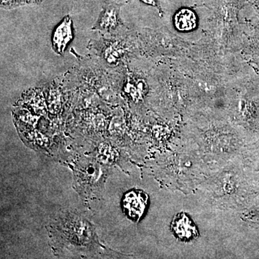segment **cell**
Masks as SVG:
<instances>
[{
    "label": "cell",
    "instance_id": "obj_1",
    "mask_svg": "<svg viewBox=\"0 0 259 259\" xmlns=\"http://www.w3.org/2000/svg\"><path fill=\"white\" fill-rule=\"evenodd\" d=\"M148 201V195L143 191H130L122 199V208L130 219L137 222L144 214Z\"/></svg>",
    "mask_w": 259,
    "mask_h": 259
},
{
    "label": "cell",
    "instance_id": "obj_2",
    "mask_svg": "<svg viewBox=\"0 0 259 259\" xmlns=\"http://www.w3.org/2000/svg\"><path fill=\"white\" fill-rule=\"evenodd\" d=\"M171 228L175 236L183 241H190L199 236L197 226L185 213L177 214L172 221Z\"/></svg>",
    "mask_w": 259,
    "mask_h": 259
},
{
    "label": "cell",
    "instance_id": "obj_3",
    "mask_svg": "<svg viewBox=\"0 0 259 259\" xmlns=\"http://www.w3.org/2000/svg\"><path fill=\"white\" fill-rule=\"evenodd\" d=\"M73 37H74V34H73L72 20L69 16H66L53 33V49L56 54H64Z\"/></svg>",
    "mask_w": 259,
    "mask_h": 259
},
{
    "label": "cell",
    "instance_id": "obj_4",
    "mask_svg": "<svg viewBox=\"0 0 259 259\" xmlns=\"http://www.w3.org/2000/svg\"><path fill=\"white\" fill-rule=\"evenodd\" d=\"M120 5L111 3L105 7L97 23H95L93 30L109 32L118 28L120 25L119 13H120Z\"/></svg>",
    "mask_w": 259,
    "mask_h": 259
},
{
    "label": "cell",
    "instance_id": "obj_5",
    "mask_svg": "<svg viewBox=\"0 0 259 259\" xmlns=\"http://www.w3.org/2000/svg\"><path fill=\"white\" fill-rule=\"evenodd\" d=\"M175 23L180 31H190L197 25V17L192 10L185 8L175 15Z\"/></svg>",
    "mask_w": 259,
    "mask_h": 259
},
{
    "label": "cell",
    "instance_id": "obj_6",
    "mask_svg": "<svg viewBox=\"0 0 259 259\" xmlns=\"http://www.w3.org/2000/svg\"><path fill=\"white\" fill-rule=\"evenodd\" d=\"M96 165L89 163L83 167H78L76 171V178L77 182H83L84 185L91 186L96 183V181L100 178V171Z\"/></svg>",
    "mask_w": 259,
    "mask_h": 259
},
{
    "label": "cell",
    "instance_id": "obj_7",
    "mask_svg": "<svg viewBox=\"0 0 259 259\" xmlns=\"http://www.w3.org/2000/svg\"><path fill=\"white\" fill-rule=\"evenodd\" d=\"M143 3H146V4L151 5V6L154 7L159 12L160 15H162V10L161 6H160L159 2L158 0H141Z\"/></svg>",
    "mask_w": 259,
    "mask_h": 259
},
{
    "label": "cell",
    "instance_id": "obj_8",
    "mask_svg": "<svg viewBox=\"0 0 259 259\" xmlns=\"http://www.w3.org/2000/svg\"><path fill=\"white\" fill-rule=\"evenodd\" d=\"M1 1L3 7L15 6L17 3H20V0H1Z\"/></svg>",
    "mask_w": 259,
    "mask_h": 259
},
{
    "label": "cell",
    "instance_id": "obj_9",
    "mask_svg": "<svg viewBox=\"0 0 259 259\" xmlns=\"http://www.w3.org/2000/svg\"><path fill=\"white\" fill-rule=\"evenodd\" d=\"M29 2H35V3H37L38 1H41V0H28Z\"/></svg>",
    "mask_w": 259,
    "mask_h": 259
}]
</instances>
